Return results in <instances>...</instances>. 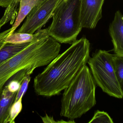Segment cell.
I'll return each instance as SVG.
<instances>
[{
    "label": "cell",
    "mask_w": 123,
    "mask_h": 123,
    "mask_svg": "<svg viewBox=\"0 0 123 123\" xmlns=\"http://www.w3.org/2000/svg\"><path fill=\"white\" fill-rule=\"evenodd\" d=\"M96 84L86 65L64 90L60 115L71 121L80 118L96 104Z\"/></svg>",
    "instance_id": "3"
},
{
    "label": "cell",
    "mask_w": 123,
    "mask_h": 123,
    "mask_svg": "<svg viewBox=\"0 0 123 123\" xmlns=\"http://www.w3.org/2000/svg\"><path fill=\"white\" fill-rule=\"evenodd\" d=\"M12 33H13L12 31L11 28L0 33V49L5 43V41L7 37Z\"/></svg>",
    "instance_id": "19"
},
{
    "label": "cell",
    "mask_w": 123,
    "mask_h": 123,
    "mask_svg": "<svg viewBox=\"0 0 123 123\" xmlns=\"http://www.w3.org/2000/svg\"><path fill=\"white\" fill-rule=\"evenodd\" d=\"M61 44L41 29L36 38L18 53L0 65V93L8 80L23 69L34 70L48 65L59 54Z\"/></svg>",
    "instance_id": "2"
},
{
    "label": "cell",
    "mask_w": 123,
    "mask_h": 123,
    "mask_svg": "<svg viewBox=\"0 0 123 123\" xmlns=\"http://www.w3.org/2000/svg\"><path fill=\"white\" fill-rule=\"evenodd\" d=\"M31 77L30 74L27 75L24 78L21 83L20 88L17 92L14 102L18 100L20 98H23L24 95L27 91L29 84V82L31 81Z\"/></svg>",
    "instance_id": "17"
},
{
    "label": "cell",
    "mask_w": 123,
    "mask_h": 123,
    "mask_svg": "<svg viewBox=\"0 0 123 123\" xmlns=\"http://www.w3.org/2000/svg\"><path fill=\"white\" fill-rule=\"evenodd\" d=\"M41 29L34 34L16 32L9 35L5 41V43L21 44L31 42L39 35Z\"/></svg>",
    "instance_id": "13"
},
{
    "label": "cell",
    "mask_w": 123,
    "mask_h": 123,
    "mask_svg": "<svg viewBox=\"0 0 123 123\" xmlns=\"http://www.w3.org/2000/svg\"><path fill=\"white\" fill-rule=\"evenodd\" d=\"M22 98L15 101L11 107L9 111L7 123H14L15 119L22 111L23 108Z\"/></svg>",
    "instance_id": "15"
},
{
    "label": "cell",
    "mask_w": 123,
    "mask_h": 123,
    "mask_svg": "<svg viewBox=\"0 0 123 123\" xmlns=\"http://www.w3.org/2000/svg\"><path fill=\"white\" fill-rule=\"evenodd\" d=\"M80 0H62L52 15L47 29L49 36L61 43L72 44L77 40L82 28L80 21Z\"/></svg>",
    "instance_id": "4"
},
{
    "label": "cell",
    "mask_w": 123,
    "mask_h": 123,
    "mask_svg": "<svg viewBox=\"0 0 123 123\" xmlns=\"http://www.w3.org/2000/svg\"><path fill=\"white\" fill-rule=\"evenodd\" d=\"M7 86L9 91L12 92H17L20 87L21 83L20 81L15 80H9L7 82Z\"/></svg>",
    "instance_id": "18"
},
{
    "label": "cell",
    "mask_w": 123,
    "mask_h": 123,
    "mask_svg": "<svg viewBox=\"0 0 123 123\" xmlns=\"http://www.w3.org/2000/svg\"><path fill=\"white\" fill-rule=\"evenodd\" d=\"M88 123H113L114 122L108 113L98 110L95 112L94 116Z\"/></svg>",
    "instance_id": "16"
},
{
    "label": "cell",
    "mask_w": 123,
    "mask_h": 123,
    "mask_svg": "<svg viewBox=\"0 0 123 123\" xmlns=\"http://www.w3.org/2000/svg\"></svg>",
    "instance_id": "21"
},
{
    "label": "cell",
    "mask_w": 123,
    "mask_h": 123,
    "mask_svg": "<svg viewBox=\"0 0 123 123\" xmlns=\"http://www.w3.org/2000/svg\"><path fill=\"white\" fill-rule=\"evenodd\" d=\"M112 56L108 51L98 49L93 53L87 63L96 85L110 96L122 98L123 88L114 70Z\"/></svg>",
    "instance_id": "5"
},
{
    "label": "cell",
    "mask_w": 123,
    "mask_h": 123,
    "mask_svg": "<svg viewBox=\"0 0 123 123\" xmlns=\"http://www.w3.org/2000/svg\"><path fill=\"white\" fill-rule=\"evenodd\" d=\"M90 44L86 38L75 40L63 53L55 58L34 80L38 95L51 97L61 93L69 85L90 58Z\"/></svg>",
    "instance_id": "1"
},
{
    "label": "cell",
    "mask_w": 123,
    "mask_h": 123,
    "mask_svg": "<svg viewBox=\"0 0 123 123\" xmlns=\"http://www.w3.org/2000/svg\"><path fill=\"white\" fill-rule=\"evenodd\" d=\"M115 55L123 56V16L119 11L116 12L114 18L109 27Z\"/></svg>",
    "instance_id": "8"
},
{
    "label": "cell",
    "mask_w": 123,
    "mask_h": 123,
    "mask_svg": "<svg viewBox=\"0 0 123 123\" xmlns=\"http://www.w3.org/2000/svg\"><path fill=\"white\" fill-rule=\"evenodd\" d=\"M30 43L13 44L6 43L0 49V65L23 49Z\"/></svg>",
    "instance_id": "11"
},
{
    "label": "cell",
    "mask_w": 123,
    "mask_h": 123,
    "mask_svg": "<svg viewBox=\"0 0 123 123\" xmlns=\"http://www.w3.org/2000/svg\"><path fill=\"white\" fill-rule=\"evenodd\" d=\"M112 64L117 78L123 88V56L113 55Z\"/></svg>",
    "instance_id": "14"
},
{
    "label": "cell",
    "mask_w": 123,
    "mask_h": 123,
    "mask_svg": "<svg viewBox=\"0 0 123 123\" xmlns=\"http://www.w3.org/2000/svg\"><path fill=\"white\" fill-rule=\"evenodd\" d=\"M104 0H80V21L82 28H95L102 18Z\"/></svg>",
    "instance_id": "7"
},
{
    "label": "cell",
    "mask_w": 123,
    "mask_h": 123,
    "mask_svg": "<svg viewBox=\"0 0 123 123\" xmlns=\"http://www.w3.org/2000/svg\"><path fill=\"white\" fill-rule=\"evenodd\" d=\"M13 0H0V6L7 8Z\"/></svg>",
    "instance_id": "20"
},
{
    "label": "cell",
    "mask_w": 123,
    "mask_h": 123,
    "mask_svg": "<svg viewBox=\"0 0 123 123\" xmlns=\"http://www.w3.org/2000/svg\"><path fill=\"white\" fill-rule=\"evenodd\" d=\"M39 0H20L19 10L12 27V31L14 33L16 29L28 15L33 7Z\"/></svg>",
    "instance_id": "10"
},
{
    "label": "cell",
    "mask_w": 123,
    "mask_h": 123,
    "mask_svg": "<svg viewBox=\"0 0 123 123\" xmlns=\"http://www.w3.org/2000/svg\"><path fill=\"white\" fill-rule=\"evenodd\" d=\"M62 0H40L33 7L17 32L33 34L52 18L56 7Z\"/></svg>",
    "instance_id": "6"
},
{
    "label": "cell",
    "mask_w": 123,
    "mask_h": 123,
    "mask_svg": "<svg viewBox=\"0 0 123 123\" xmlns=\"http://www.w3.org/2000/svg\"><path fill=\"white\" fill-rule=\"evenodd\" d=\"M17 92L9 91L5 86L0 93V123H7L9 111Z\"/></svg>",
    "instance_id": "9"
},
{
    "label": "cell",
    "mask_w": 123,
    "mask_h": 123,
    "mask_svg": "<svg viewBox=\"0 0 123 123\" xmlns=\"http://www.w3.org/2000/svg\"><path fill=\"white\" fill-rule=\"evenodd\" d=\"M20 1V0H13L6 8L3 16L0 19V29L9 22L12 25L18 13Z\"/></svg>",
    "instance_id": "12"
}]
</instances>
